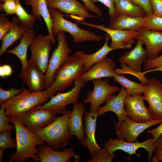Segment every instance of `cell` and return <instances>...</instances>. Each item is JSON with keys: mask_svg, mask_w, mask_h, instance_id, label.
Returning a JSON list of instances; mask_svg holds the SVG:
<instances>
[{"mask_svg": "<svg viewBox=\"0 0 162 162\" xmlns=\"http://www.w3.org/2000/svg\"><path fill=\"white\" fill-rule=\"evenodd\" d=\"M10 122L15 128L16 149L10 155L9 162H25L32 159L35 162L40 161L37 145H46V143L34 133L24 127L14 116H10Z\"/></svg>", "mask_w": 162, "mask_h": 162, "instance_id": "cell-1", "label": "cell"}, {"mask_svg": "<svg viewBox=\"0 0 162 162\" xmlns=\"http://www.w3.org/2000/svg\"><path fill=\"white\" fill-rule=\"evenodd\" d=\"M71 111L67 110L62 116L45 128L33 132L38 137L55 150H59L67 146L73 136L69 127Z\"/></svg>", "mask_w": 162, "mask_h": 162, "instance_id": "cell-2", "label": "cell"}, {"mask_svg": "<svg viewBox=\"0 0 162 162\" xmlns=\"http://www.w3.org/2000/svg\"><path fill=\"white\" fill-rule=\"evenodd\" d=\"M84 73V65L80 58L73 55L57 70L53 84L43 91L50 98L61 91H64L73 85L76 79L81 78Z\"/></svg>", "mask_w": 162, "mask_h": 162, "instance_id": "cell-3", "label": "cell"}, {"mask_svg": "<svg viewBox=\"0 0 162 162\" xmlns=\"http://www.w3.org/2000/svg\"><path fill=\"white\" fill-rule=\"evenodd\" d=\"M49 10L53 20L52 32L54 36L59 31H63L72 35L74 43L99 41L103 39L102 36L97 35L89 30L81 28L76 23L65 19L64 17L65 15L59 9L49 8Z\"/></svg>", "mask_w": 162, "mask_h": 162, "instance_id": "cell-4", "label": "cell"}, {"mask_svg": "<svg viewBox=\"0 0 162 162\" xmlns=\"http://www.w3.org/2000/svg\"><path fill=\"white\" fill-rule=\"evenodd\" d=\"M50 98L43 91L32 92L23 88L20 93L11 99L3 101L1 104L5 109L7 116L17 115L38 105L46 102Z\"/></svg>", "mask_w": 162, "mask_h": 162, "instance_id": "cell-5", "label": "cell"}, {"mask_svg": "<svg viewBox=\"0 0 162 162\" xmlns=\"http://www.w3.org/2000/svg\"><path fill=\"white\" fill-rule=\"evenodd\" d=\"M65 32L60 31L57 34L58 44L52 51L44 75L45 89L53 84L55 80L56 72L66 62L70 56L69 54L71 52L66 40Z\"/></svg>", "mask_w": 162, "mask_h": 162, "instance_id": "cell-6", "label": "cell"}, {"mask_svg": "<svg viewBox=\"0 0 162 162\" xmlns=\"http://www.w3.org/2000/svg\"><path fill=\"white\" fill-rule=\"evenodd\" d=\"M73 83L74 86L70 90L64 93H57L49 101L36 106L50 110L56 114H65L67 111L66 107L68 105L78 102L81 90L85 86V82L81 78L75 79Z\"/></svg>", "mask_w": 162, "mask_h": 162, "instance_id": "cell-7", "label": "cell"}, {"mask_svg": "<svg viewBox=\"0 0 162 162\" xmlns=\"http://www.w3.org/2000/svg\"><path fill=\"white\" fill-rule=\"evenodd\" d=\"M14 117L24 127L33 132L50 124L56 118V114L50 110L36 106Z\"/></svg>", "mask_w": 162, "mask_h": 162, "instance_id": "cell-8", "label": "cell"}, {"mask_svg": "<svg viewBox=\"0 0 162 162\" xmlns=\"http://www.w3.org/2000/svg\"><path fill=\"white\" fill-rule=\"evenodd\" d=\"M94 85L92 91H89L83 102L90 104V112H96L102 104L106 102L110 96L114 93L119 92L121 88L110 85L109 80H104L101 78L96 79L92 81Z\"/></svg>", "mask_w": 162, "mask_h": 162, "instance_id": "cell-9", "label": "cell"}, {"mask_svg": "<svg viewBox=\"0 0 162 162\" xmlns=\"http://www.w3.org/2000/svg\"><path fill=\"white\" fill-rule=\"evenodd\" d=\"M51 41L49 35L39 34L30 46L31 56L28 62L46 72L49 62L50 52L52 49Z\"/></svg>", "mask_w": 162, "mask_h": 162, "instance_id": "cell-10", "label": "cell"}, {"mask_svg": "<svg viewBox=\"0 0 162 162\" xmlns=\"http://www.w3.org/2000/svg\"><path fill=\"white\" fill-rule=\"evenodd\" d=\"M76 22L101 30L110 36L111 43L110 46L115 50L118 49H130L135 43V39L138 35L137 31L112 29L102 25H97L83 21L74 20Z\"/></svg>", "mask_w": 162, "mask_h": 162, "instance_id": "cell-11", "label": "cell"}, {"mask_svg": "<svg viewBox=\"0 0 162 162\" xmlns=\"http://www.w3.org/2000/svg\"><path fill=\"white\" fill-rule=\"evenodd\" d=\"M145 100L149 104L148 108L153 120H162V83L152 78L145 85L143 93Z\"/></svg>", "mask_w": 162, "mask_h": 162, "instance_id": "cell-12", "label": "cell"}, {"mask_svg": "<svg viewBox=\"0 0 162 162\" xmlns=\"http://www.w3.org/2000/svg\"><path fill=\"white\" fill-rule=\"evenodd\" d=\"M154 146V142L152 137L141 142L137 140L135 142H130L125 141L123 139L111 138L104 145V148L112 154H114L116 150H122L128 154L129 157L133 154H136L138 157L140 156V155L137 154L136 151L140 148H142L148 152V160L151 162Z\"/></svg>", "mask_w": 162, "mask_h": 162, "instance_id": "cell-13", "label": "cell"}, {"mask_svg": "<svg viewBox=\"0 0 162 162\" xmlns=\"http://www.w3.org/2000/svg\"><path fill=\"white\" fill-rule=\"evenodd\" d=\"M48 8H56L64 13L68 16L78 21L85 19H98L99 17L90 14L84 4L78 0H46Z\"/></svg>", "mask_w": 162, "mask_h": 162, "instance_id": "cell-14", "label": "cell"}, {"mask_svg": "<svg viewBox=\"0 0 162 162\" xmlns=\"http://www.w3.org/2000/svg\"><path fill=\"white\" fill-rule=\"evenodd\" d=\"M162 122V120H153L148 123H139L134 122L127 117L119 124L115 123L117 138L123 139L128 142H134L139 135L145 130Z\"/></svg>", "mask_w": 162, "mask_h": 162, "instance_id": "cell-15", "label": "cell"}, {"mask_svg": "<svg viewBox=\"0 0 162 162\" xmlns=\"http://www.w3.org/2000/svg\"><path fill=\"white\" fill-rule=\"evenodd\" d=\"M145 98L142 94L134 96L127 95L124 101V107L127 117L137 122L146 123L153 119L145 106Z\"/></svg>", "mask_w": 162, "mask_h": 162, "instance_id": "cell-16", "label": "cell"}, {"mask_svg": "<svg viewBox=\"0 0 162 162\" xmlns=\"http://www.w3.org/2000/svg\"><path fill=\"white\" fill-rule=\"evenodd\" d=\"M121 88L117 95L112 94L110 95L106 100L105 105L102 106H100L96 112L99 117L107 112H113L118 119V122H115L117 124H119L127 117L124 106L125 98L127 95V92L123 86Z\"/></svg>", "mask_w": 162, "mask_h": 162, "instance_id": "cell-17", "label": "cell"}, {"mask_svg": "<svg viewBox=\"0 0 162 162\" xmlns=\"http://www.w3.org/2000/svg\"><path fill=\"white\" fill-rule=\"evenodd\" d=\"M116 65L112 58L106 56L85 72L81 78L86 83L96 79L113 77Z\"/></svg>", "mask_w": 162, "mask_h": 162, "instance_id": "cell-18", "label": "cell"}, {"mask_svg": "<svg viewBox=\"0 0 162 162\" xmlns=\"http://www.w3.org/2000/svg\"><path fill=\"white\" fill-rule=\"evenodd\" d=\"M138 31L136 39L142 40L145 44L148 59H152L158 56L162 51V32L142 28Z\"/></svg>", "mask_w": 162, "mask_h": 162, "instance_id": "cell-19", "label": "cell"}, {"mask_svg": "<svg viewBox=\"0 0 162 162\" xmlns=\"http://www.w3.org/2000/svg\"><path fill=\"white\" fill-rule=\"evenodd\" d=\"M85 132L86 136L81 143L88 149L92 157H93L101 149L96 142L95 131L96 121L98 116L96 112H85L84 114Z\"/></svg>", "mask_w": 162, "mask_h": 162, "instance_id": "cell-20", "label": "cell"}, {"mask_svg": "<svg viewBox=\"0 0 162 162\" xmlns=\"http://www.w3.org/2000/svg\"><path fill=\"white\" fill-rule=\"evenodd\" d=\"M142 40L137 39L136 44L132 50L126 52L119 59L121 64H125L130 69L142 72V65L147 60V54L143 46Z\"/></svg>", "mask_w": 162, "mask_h": 162, "instance_id": "cell-21", "label": "cell"}, {"mask_svg": "<svg viewBox=\"0 0 162 162\" xmlns=\"http://www.w3.org/2000/svg\"><path fill=\"white\" fill-rule=\"evenodd\" d=\"M38 154L40 162H69L71 158L76 155L73 148H63L62 151L56 150L46 145H39Z\"/></svg>", "mask_w": 162, "mask_h": 162, "instance_id": "cell-22", "label": "cell"}, {"mask_svg": "<svg viewBox=\"0 0 162 162\" xmlns=\"http://www.w3.org/2000/svg\"><path fill=\"white\" fill-rule=\"evenodd\" d=\"M26 5H30L32 7L31 14L40 21V16L45 21L51 41L54 45L56 39L52 34V30L53 20L47 6L46 0H23Z\"/></svg>", "mask_w": 162, "mask_h": 162, "instance_id": "cell-23", "label": "cell"}, {"mask_svg": "<svg viewBox=\"0 0 162 162\" xmlns=\"http://www.w3.org/2000/svg\"><path fill=\"white\" fill-rule=\"evenodd\" d=\"M25 71L19 77L32 92H41L45 89L44 75L39 68L28 63Z\"/></svg>", "mask_w": 162, "mask_h": 162, "instance_id": "cell-24", "label": "cell"}, {"mask_svg": "<svg viewBox=\"0 0 162 162\" xmlns=\"http://www.w3.org/2000/svg\"><path fill=\"white\" fill-rule=\"evenodd\" d=\"M144 17H134L115 13L110 19L109 27L112 29L138 31L142 28Z\"/></svg>", "mask_w": 162, "mask_h": 162, "instance_id": "cell-25", "label": "cell"}, {"mask_svg": "<svg viewBox=\"0 0 162 162\" xmlns=\"http://www.w3.org/2000/svg\"><path fill=\"white\" fill-rule=\"evenodd\" d=\"M73 108L69 122V127L72 134L81 143L85 138L82 117L86 110L85 105L82 103L76 102L73 104Z\"/></svg>", "mask_w": 162, "mask_h": 162, "instance_id": "cell-26", "label": "cell"}, {"mask_svg": "<svg viewBox=\"0 0 162 162\" xmlns=\"http://www.w3.org/2000/svg\"><path fill=\"white\" fill-rule=\"evenodd\" d=\"M36 37L35 33L33 29H28L22 35L20 38V43L17 46L12 49L6 50L5 52L14 55L19 58L22 66L21 73H24L28 67L27 50Z\"/></svg>", "mask_w": 162, "mask_h": 162, "instance_id": "cell-27", "label": "cell"}, {"mask_svg": "<svg viewBox=\"0 0 162 162\" xmlns=\"http://www.w3.org/2000/svg\"><path fill=\"white\" fill-rule=\"evenodd\" d=\"M110 39L109 35L106 33L105 37V41L103 46L98 51L92 54H87L81 50L75 52L74 54L80 58L83 63L84 72L107 56L111 51L115 50L108 45V42Z\"/></svg>", "mask_w": 162, "mask_h": 162, "instance_id": "cell-28", "label": "cell"}, {"mask_svg": "<svg viewBox=\"0 0 162 162\" xmlns=\"http://www.w3.org/2000/svg\"><path fill=\"white\" fill-rule=\"evenodd\" d=\"M12 26L10 31L2 38V44L0 49V56L14 43L20 38L27 28L18 25L17 17L14 16L12 19Z\"/></svg>", "mask_w": 162, "mask_h": 162, "instance_id": "cell-29", "label": "cell"}, {"mask_svg": "<svg viewBox=\"0 0 162 162\" xmlns=\"http://www.w3.org/2000/svg\"><path fill=\"white\" fill-rule=\"evenodd\" d=\"M116 13L134 17H144L147 15L142 8L131 0H115Z\"/></svg>", "mask_w": 162, "mask_h": 162, "instance_id": "cell-30", "label": "cell"}, {"mask_svg": "<svg viewBox=\"0 0 162 162\" xmlns=\"http://www.w3.org/2000/svg\"><path fill=\"white\" fill-rule=\"evenodd\" d=\"M114 80L119 83L126 89L127 95L134 96L143 94L145 85L128 79L124 75L116 74L113 77Z\"/></svg>", "mask_w": 162, "mask_h": 162, "instance_id": "cell-31", "label": "cell"}, {"mask_svg": "<svg viewBox=\"0 0 162 162\" xmlns=\"http://www.w3.org/2000/svg\"><path fill=\"white\" fill-rule=\"evenodd\" d=\"M19 25L28 29H33L37 18L28 14L21 5L20 2H17V10L16 14Z\"/></svg>", "mask_w": 162, "mask_h": 162, "instance_id": "cell-32", "label": "cell"}, {"mask_svg": "<svg viewBox=\"0 0 162 162\" xmlns=\"http://www.w3.org/2000/svg\"><path fill=\"white\" fill-rule=\"evenodd\" d=\"M142 28L150 30L162 32V16L152 14L144 17Z\"/></svg>", "mask_w": 162, "mask_h": 162, "instance_id": "cell-33", "label": "cell"}, {"mask_svg": "<svg viewBox=\"0 0 162 162\" xmlns=\"http://www.w3.org/2000/svg\"><path fill=\"white\" fill-rule=\"evenodd\" d=\"M121 68L115 69V72L116 74L122 75L124 74H130L136 76L140 81L141 83L145 85L148 82L149 79L145 76L143 72H139L134 70L125 64H121Z\"/></svg>", "mask_w": 162, "mask_h": 162, "instance_id": "cell-34", "label": "cell"}, {"mask_svg": "<svg viewBox=\"0 0 162 162\" xmlns=\"http://www.w3.org/2000/svg\"><path fill=\"white\" fill-rule=\"evenodd\" d=\"M12 131H5L0 133V148L4 150L9 148L16 147V140L11 137Z\"/></svg>", "mask_w": 162, "mask_h": 162, "instance_id": "cell-35", "label": "cell"}, {"mask_svg": "<svg viewBox=\"0 0 162 162\" xmlns=\"http://www.w3.org/2000/svg\"><path fill=\"white\" fill-rule=\"evenodd\" d=\"M114 154H112L108 150L103 148L90 159L87 161L88 162H111L113 159L115 157Z\"/></svg>", "mask_w": 162, "mask_h": 162, "instance_id": "cell-36", "label": "cell"}, {"mask_svg": "<svg viewBox=\"0 0 162 162\" xmlns=\"http://www.w3.org/2000/svg\"><path fill=\"white\" fill-rule=\"evenodd\" d=\"M10 116L5 115V109L1 105L0 110V132L9 131H12L15 130L14 125L10 124Z\"/></svg>", "mask_w": 162, "mask_h": 162, "instance_id": "cell-37", "label": "cell"}, {"mask_svg": "<svg viewBox=\"0 0 162 162\" xmlns=\"http://www.w3.org/2000/svg\"><path fill=\"white\" fill-rule=\"evenodd\" d=\"M0 4L1 11H4L7 15L16 14L17 1L15 0H5Z\"/></svg>", "mask_w": 162, "mask_h": 162, "instance_id": "cell-38", "label": "cell"}, {"mask_svg": "<svg viewBox=\"0 0 162 162\" xmlns=\"http://www.w3.org/2000/svg\"><path fill=\"white\" fill-rule=\"evenodd\" d=\"M7 15L1 13L0 14V40L11 29L12 22L9 21Z\"/></svg>", "mask_w": 162, "mask_h": 162, "instance_id": "cell-39", "label": "cell"}, {"mask_svg": "<svg viewBox=\"0 0 162 162\" xmlns=\"http://www.w3.org/2000/svg\"><path fill=\"white\" fill-rule=\"evenodd\" d=\"M23 88L19 89L11 88L8 90H5L0 87V103L9 100L16 95L21 93Z\"/></svg>", "mask_w": 162, "mask_h": 162, "instance_id": "cell-40", "label": "cell"}, {"mask_svg": "<svg viewBox=\"0 0 162 162\" xmlns=\"http://www.w3.org/2000/svg\"><path fill=\"white\" fill-rule=\"evenodd\" d=\"M152 161L153 162L162 161V134L158 138L154 144Z\"/></svg>", "mask_w": 162, "mask_h": 162, "instance_id": "cell-41", "label": "cell"}, {"mask_svg": "<svg viewBox=\"0 0 162 162\" xmlns=\"http://www.w3.org/2000/svg\"><path fill=\"white\" fill-rule=\"evenodd\" d=\"M162 66V55L151 59H147L143 64V69L145 71Z\"/></svg>", "mask_w": 162, "mask_h": 162, "instance_id": "cell-42", "label": "cell"}, {"mask_svg": "<svg viewBox=\"0 0 162 162\" xmlns=\"http://www.w3.org/2000/svg\"><path fill=\"white\" fill-rule=\"evenodd\" d=\"M135 4L137 5L144 10L147 15L153 14V10L150 0H131Z\"/></svg>", "mask_w": 162, "mask_h": 162, "instance_id": "cell-43", "label": "cell"}, {"mask_svg": "<svg viewBox=\"0 0 162 162\" xmlns=\"http://www.w3.org/2000/svg\"><path fill=\"white\" fill-rule=\"evenodd\" d=\"M93 3L99 2L106 6L108 9V14L109 16L112 17L116 13L114 2L115 0H91Z\"/></svg>", "mask_w": 162, "mask_h": 162, "instance_id": "cell-44", "label": "cell"}, {"mask_svg": "<svg viewBox=\"0 0 162 162\" xmlns=\"http://www.w3.org/2000/svg\"><path fill=\"white\" fill-rule=\"evenodd\" d=\"M153 14L162 16V0H150Z\"/></svg>", "mask_w": 162, "mask_h": 162, "instance_id": "cell-45", "label": "cell"}, {"mask_svg": "<svg viewBox=\"0 0 162 162\" xmlns=\"http://www.w3.org/2000/svg\"><path fill=\"white\" fill-rule=\"evenodd\" d=\"M87 9L90 11L95 13L101 16L102 12L99 8L96 6L91 0H81Z\"/></svg>", "mask_w": 162, "mask_h": 162, "instance_id": "cell-46", "label": "cell"}, {"mask_svg": "<svg viewBox=\"0 0 162 162\" xmlns=\"http://www.w3.org/2000/svg\"><path fill=\"white\" fill-rule=\"evenodd\" d=\"M147 132L152 136L154 144L158 138L162 134V122L157 127L152 130H148Z\"/></svg>", "mask_w": 162, "mask_h": 162, "instance_id": "cell-47", "label": "cell"}, {"mask_svg": "<svg viewBox=\"0 0 162 162\" xmlns=\"http://www.w3.org/2000/svg\"><path fill=\"white\" fill-rule=\"evenodd\" d=\"M12 69L8 64H5L0 66V76L4 77L10 76L12 73Z\"/></svg>", "mask_w": 162, "mask_h": 162, "instance_id": "cell-48", "label": "cell"}, {"mask_svg": "<svg viewBox=\"0 0 162 162\" xmlns=\"http://www.w3.org/2000/svg\"><path fill=\"white\" fill-rule=\"evenodd\" d=\"M155 71L162 72V66H158L151 69L145 71L144 72L146 74L148 73Z\"/></svg>", "mask_w": 162, "mask_h": 162, "instance_id": "cell-49", "label": "cell"}, {"mask_svg": "<svg viewBox=\"0 0 162 162\" xmlns=\"http://www.w3.org/2000/svg\"><path fill=\"white\" fill-rule=\"evenodd\" d=\"M4 150L3 148H0V162H2L3 161L2 156Z\"/></svg>", "mask_w": 162, "mask_h": 162, "instance_id": "cell-50", "label": "cell"}, {"mask_svg": "<svg viewBox=\"0 0 162 162\" xmlns=\"http://www.w3.org/2000/svg\"><path fill=\"white\" fill-rule=\"evenodd\" d=\"M4 0H0V2H3ZM16 0L17 2V1L20 2V0Z\"/></svg>", "mask_w": 162, "mask_h": 162, "instance_id": "cell-51", "label": "cell"}]
</instances>
